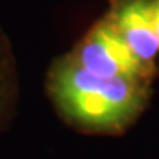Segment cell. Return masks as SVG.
<instances>
[{
    "label": "cell",
    "mask_w": 159,
    "mask_h": 159,
    "mask_svg": "<svg viewBox=\"0 0 159 159\" xmlns=\"http://www.w3.org/2000/svg\"><path fill=\"white\" fill-rule=\"evenodd\" d=\"M47 90L59 114L89 133L124 130L148 100V83L91 74L68 55L52 65Z\"/></svg>",
    "instance_id": "obj_1"
},
{
    "label": "cell",
    "mask_w": 159,
    "mask_h": 159,
    "mask_svg": "<svg viewBox=\"0 0 159 159\" xmlns=\"http://www.w3.org/2000/svg\"><path fill=\"white\" fill-rule=\"evenodd\" d=\"M68 56L91 74L148 83L150 69L133 53L108 19L97 22Z\"/></svg>",
    "instance_id": "obj_2"
},
{
    "label": "cell",
    "mask_w": 159,
    "mask_h": 159,
    "mask_svg": "<svg viewBox=\"0 0 159 159\" xmlns=\"http://www.w3.org/2000/svg\"><path fill=\"white\" fill-rule=\"evenodd\" d=\"M139 61L150 71L159 53L152 0H119L106 18Z\"/></svg>",
    "instance_id": "obj_3"
},
{
    "label": "cell",
    "mask_w": 159,
    "mask_h": 159,
    "mask_svg": "<svg viewBox=\"0 0 159 159\" xmlns=\"http://www.w3.org/2000/svg\"><path fill=\"white\" fill-rule=\"evenodd\" d=\"M18 103V71L11 44L0 30V131L11 124Z\"/></svg>",
    "instance_id": "obj_4"
},
{
    "label": "cell",
    "mask_w": 159,
    "mask_h": 159,
    "mask_svg": "<svg viewBox=\"0 0 159 159\" xmlns=\"http://www.w3.org/2000/svg\"><path fill=\"white\" fill-rule=\"evenodd\" d=\"M152 9H153L155 30H156V34H158V40H159V0H152Z\"/></svg>",
    "instance_id": "obj_5"
}]
</instances>
